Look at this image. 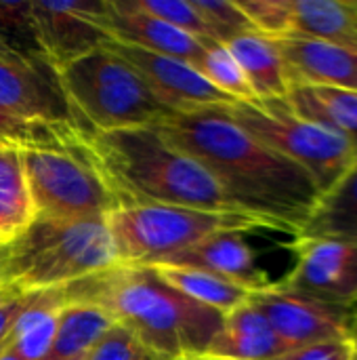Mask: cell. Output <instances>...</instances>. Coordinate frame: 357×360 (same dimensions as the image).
<instances>
[{
	"mask_svg": "<svg viewBox=\"0 0 357 360\" xmlns=\"http://www.w3.org/2000/svg\"><path fill=\"white\" fill-rule=\"evenodd\" d=\"M292 270L280 281L282 287L328 306L357 308V243L292 236Z\"/></svg>",
	"mask_w": 357,
	"mask_h": 360,
	"instance_id": "10",
	"label": "cell"
},
{
	"mask_svg": "<svg viewBox=\"0 0 357 360\" xmlns=\"http://www.w3.org/2000/svg\"><path fill=\"white\" fill-rule=\"evenodd\" d=\"M288 352L267 319L250 304L225 314L223 327L213 340L206 356L215 360H276Z\"/></svg>",
	"mask_w": 357,
	"mask_h": 360,
	"instance_id": "17",
	"label": "cell"
},
{
	"mask_svg": "<svg viewBox=\"0 0 357 360\" xmlns=\"http://www.w3.org/2000/svg\"><path fill=\"white\" fill-rule=\"evenodd\" d=\"M286 101L301 118L345 137L357 150V89L290 86Z\"/></svg>",
	"mask_w": 357,
	"mask_h": 360,
	"instance_id": "21",
	"label": "cell"
},
{
	"mask_svg": "<svg viewBox=\"0 0 357 360\" xmlns=\"http://www.w3.org/2000/svg\"><path fill=\"white\" fill-rule=\"evenodd\" d=\"M151 268H156L158 274L183 295L208 308H215L223 314H229L231 310L240 308L250 297L248 289L196 268H173V266H151Z\"/></svg>",
	"mask_w": 357,
	"mask_h": 360,
	"instance_id": "25",
	"label": "cell"
},
{
	"mask_svg": "<svg viewBox=\"0 0 357 360\" xmlns=\"http://www.w3.org/2000/svg\"><path fill=\"white\" fill-rule=\"evenodd\" d=\"M82 360H160L139 338L122 325H114Z\"/></svg>",
	"mask_w": 357,
	"mask_h": 360,
	"instance_id": "31",
	"label": "cell"
},
{
	"mask_svg": "<svg viewBox=\"0 0 357 360\" xmlns=\"http://www.w3.org/2000/svg\"><path fill=\"white\" fill-rule=\"evenodd\" d=\"M61 308V289L27 293V304L13 323L0 350H11L21 360L46 359L53 346Z\"/></svg>",
	"mask_w": 357,
	"mask_h": 360,
	"instance_id": "19",
	"label": "cell"
},
{
	"mask_svg": "<svg viewBox=\"0 0 357 360\" xmlns=\"http://www.w3.org/2000/svg\"><path fill=\"white\" fill-rule=\"evenodd\" d=\"M25 304H27V293L8 291L6 295L0 297V348H2V342L6 340L13 323L17 321L19 312L25 308Z\"/></svg>",
	"mask_w": 357,
	"mask_h": 360,
	"instance_id": "34",
	"label": "cell"
},
{
	"mask_svg": "<svg viewBox=\"0 0 357 360\" xmlns=\"http://www.w3.org/2000/svg\"><path fill=\"white\" fill-rule=\"evenodd\" d=\"M84 146L120 205H166L244 215L217 179L196 158L166 141L156 127L93 131L84 137Z\"/></svg>",
	"mask_w": 357,
	"mask_h": 360,
	"instance_id": "3",
	"label": "cell"
},
{
	"mask_svg": "<svg viewBox=\"0 0 357 360\" xmlns=\"http://www.w3.org/2000/svg\"><path fill=\"white\" fill-rule=\"evenodd\" d=\"M290 86L356 89V53L309 36L271 38Z\"/></svg>",
	"mask_w": 357,
	"mask_h": 360,
	"instance_id": "16",
	"label": "cell"
},
{
	"mask_svg": "<svg viewBox=\"0 0 357 360\" xmlns=\"http://www.w3.org/2000/svg\"><path fill=\"white\" fill-rule=\"evenodd\" d=\"M116 264L105 219L57 221L34 217L4 245L0 285L6 291L36 293L61 289Z\"/></svg>",
	"mask_w": 357,
	"mask_h": 360,
	"instance_id": "4",
	"label": "cell"
},
{
	"mask_svg": "<svg viewBox=\"0 0 357 360\" xmlns=\"http://www.w3.org/2000/svg\"><path fill=\"white\" fill-rule=\"evenodd\" d=\"M0 141L17 148H72L84 137L0 110Z\"/></svg>",
	"mask_w": 357,
	"mask_h": 360,
	"instance_id": "26",
	"label": "cell"
},
{
	"mask_svg": "<svg viewBox=\"0 0 357 360\" xmlns=\"http://www.w3.org/2000/svg\"><path fill=\"white\" fill-rule=\"evenodd\" d=\"M0 110L38 120L82 137L93 129L65 97L57 70L42 57L15 49L0 38Z\"/></svg>",
	"mask_w": 357,
	"mask_h": 360,
	"instance_id": "9",
	"label": "cell"
},
{
	"mask_svg": "<svg viewBox=\"0 0 357 360\" xmlns=\"http://www.w3.org/2000/svg\"><path fill=\"white\" fill-rule=\"evenodd\" d=\"M34 217L105 219L120 207L84 141L72 148H21Z\"/></svg>",
	"mask_w": 357,
	"mask_h": 360,
	"instance_id": "8",
	"label": "cell"
},
{
	"mask_svg": "<svg viewBox=\"0 0 357 360\" xmlns=\"http://www.w3.org/2000/svg\"><path fill=\"white\" fill-rule=\"evenodd\" d=\"M99 25L114 42L173 57L194 65L196 70L206 53V46L213 44L202 42L162 19L137 11L130 0H107L105 13L99 17Z\"/></svg>",
	"mask_w": 357,
	"mask_h": 360,
	"instance_id": "14",
	"label": "cell"
},
{
	"mask_svg": "<svg viewBox=\"0 0 357 360\" xmlns=\"http://www.w3.org/2000/svg\"><path fill=\"white\" fill-rule=\"evenodd\" d=\"M276 360H357L353 344L347 340H335V342H324L299 350L284 352Z\"/></svg>",
	"mask_w": 357,
	"mask_h": 360,
	"instance_id": "33",
	"label": "cell"
},
{
	"mask_svg": "<svg viewBox=\"0 0 357 360\" xmlns=\"http://www.w3.org/2000/svg\"><path fill=\"white\" fill-rule=\"evenodd\" d=\"M183 360H204V359H183Z\"/></svg>",
	"mask_w": 357,
	"mask_h": 360,
	"instance_id": "39",
	"label": "cell"
},
{
	"mask_svg": "<svg viewBox=\"0 0 357 360\" xmlns=\"http://www.w3.org/2000/svg\"><path fill=\"white\" fill-rule=\"evenodd\" d=\"M0 38L19 51L42 57L36 40V25H34L29 0H19V2L0 0Z\"/></svg>",
	"mask_w": 357,
	"mask_h": 360,
	"instance_id": "30",
	"label": "cell"
},
{
	"mask_svg": "<svg viewBox=\"0 0 357 360\" xmlns=\"http://www.w3.org/2000/svg\"><path fill=\"white\" fill-rule=\"evenodd\" d=\"M357 53V0H288V34Z\"/></svg>",
	"mask_w": 357,
	"mask_h": 360,
	"instance_id": "18",
	"label": "cell"
},
{
	"mask_svg": "<svg viewBox=\"0 0 357 360\" xmlns=\"http://www.w3.org/2000/svg\"><path fill=\"white\" fill-rule=\"evenodd\" d=\"M297 236L357 243V160L320 194Z\"/></svg>",
	"mask_w": 357,
	"mask_h": 360,
	"instance_id": "20",
	"label": "cell"
},
{
	"mask_svg": "<svg viewBox=\"0 0 357 360\" xmlns=\"http://www.w3.org/2000/svg\"><path fill=\"white\" fill-rule=\"evenodd\" d=\"M156 129L177 150L196 158L240 213L267 230L292 236L303 230L320 198L314 179L238 127L223 105L173 114Z\"/></svg>",
	"mask_w": 357,
	"mask_h": 360,
	"instance_id": "1",
	"label": "cell"
},
{
	"mask_svg": "<svg viewBox=\"0 0 357 360\" xmlns=\"http://www.w3.org/2000/svg\"><path fill=\"white\" fill-rule=\"evenodd\" d=\"M130 4L137 11L151 15L156 19H162L168 25H173L202 42H217L191 0H130Z\"/></svg>",
	"mask_w": 357,
	"mask_h": 360,
	"instance_id": "28",
	"label": "cell"
},
{
	"mask_svg": "<svg viewBox=\"0 0 357 360\" xmlns=\"http://www.w3.org/2000/svg\"><path fill=\"white\" fill-rule=\"evenodd\" d=\"M196 11L202 15L204 23L213 32V38L221 44H227L236 36L257 32L248 17L242 13L238 2L231 0H191Z\"/></svg>",
	"mask_w": 357,
	"mask_h": 360,
	"instance_id": "29",
	"label": "cell"
},
{
	"mask_svg": "<svg viewBox=\"0 0 357 360\" xmlns=\"http://www.w3.org/2000/svg\"><path fill=\"white\" fill-rule=\"evenodd\" d=\"M248 302L267 319L288 352L349 338L353 310L322 304L280 283L250 293Z\"/></svg>",
	"mask_w": 357,
	"mask_h": 360,
	"instance_id": "11",
	"label": "cell"
},
{
	"mask_svg": "<svg viewBox=\"0 0 357 360\" xmlns=\"http://www.w3.org/2000/svg\"><path fill=\"white\" fill-rule=\"evenodd\" d=\"M356 89H357V53H356Z\"/></svg>",
	"mask_w": 357,
	"mask_h": 360,
	"instance_id": "38",
	"label": "cell"
},
{
	"mask_svg": "<svg viewBox=\"0 0 357 360\" xmlns=\"http://www.w3.org/2000/svg\"><path fill=\"white\" fill-rule=\"evenodd\" d=\"M223 110L248 135L307 171L320 194L357 160L351 141L301 118L286 99L234 101Z\"/></svg>",
	"mask_w": 357,
	"mask_h": 360,
	"instance_id": "7",
	"label": "cell"
},
{
	"mask_svg": "<svg viewBox=\"0 0 357 360\" xmlns=\"http://www.w3.org/2000/svg\"><path fill=\"white\" fill-rule=\"evenodd\" d=\"M240 230H223L202 238L200 243L166 257L156 266L196 268L215 276H221L234 285L248 289L250 293L271 285L269 276L257 266L255 253Z\"/></svg>",
	"mask_w": 357,
	"mask_h": 360,
	"instance_id": "15",
	"label": "cell"
},
{
	"mask_svg": "<svg viewBox=\"0 0 357 360\" xmlns=\"http://www.w3.org/2000/svg\"><path fill=\"white\" fill-rule=\"evenodd\" d=\"M76 360H82V359H76Z\"/></svg>",
	"mask_w": 357,
	"mask_h": 360,
	"instance_id": "41",
	"label": "cell"
},
{
	"mask_svg": "<svg viewBox=\"0 0 357 360\" xmlns=\"http://www.w3.org/2000/svg\"><path fill=\"white\" fill-rule=\"evenodd\" d=\"M0 360H21L15 352H11V350H0Z\"/></svg>",
	"mask_w": 357,
	"mask_h": 360,
	"instance_id": "36",
	"label": "cell"
},
{
	"mask_svg": "<svg viewBox=\"0 0 357 360\" xmlns=\"http://www.w3.org/2000/svg\"><path fill=\"white\" fill-rule=\"evenodd\" d=\"M57 76L65 97L93 131L156 127L173 116L112 42L63 65Z\"/></svg>",
	"mask_w": 357,
	"mask_h": 360,
	"instance_id": "5",
	"label": "cell"
},
{
	"mask_svg": "<svg viewBox=\"0 0 357 360\" xmlns=\"http://www.w3.org/2000/svg\"><path fill=\"white\" fill-rule=\"evenodd\" d=\"M2 259H4V245L0 243V270H2ZM6 293H8V291H6V289H2V285H0V297H2V295H6Z\"/></svg>",
	"mask_w": 357,
	"mask_h": 360,
	"instance_id": "37",
	"label": "cell"
},
{
	"mask_svg": "<svg viewBox=\"0 0 357 360\" xmlns=\"http://www.w3.org/2000/svg\"><path fill=\"white\" fill-rule=\"evenodd\" d=\"M116 264L156 266L223 230L263 228L248 215L206 213L166 205H120L107 217Z\"/></svg>",
	"mask_w": 357,
	"mask_h": 360,
	"instance_id": "6",
	"label": "cell"
},
{
	"mask_svg": "<svg viewBox=\"0 0 357 360\" xmlns=\"http://www.w3.org/2000/svg\"><path fill=\"white\" fill-rule=\"evenodd\" d=\"M34 219L21 148L0 141V243L17 238Z\"/></svg>",
	"mask_w": 357,
	"mask_h": 360,
	"instance_id": "24",
	"label": "cell"
},
{
	"mask_svg": "<svg viewBox=\"0 0 357 360\" xmlns=\"http://www.w3.org/2000/svg\"><path fill=\"white\" fill-rule=\"evenodd\" d=\"M204 360H215V359H204Z\"/></svg>",
	"mask_w": 357,
	"mask_h": 360,
	"instance_id": "40",
	"label": "cell"
},
{
	"mask_svg": "<svg viewBox=\"0 0 357 360\" xmlns=\"http://www.w3.org/2000/svg\"><path fill=\"white\" fill-rule=\"evenodd\" d=\"M238 6L259 34L267 38L288 34V0H238Z\"/></svg>",
	"mask_w": 357,
	"mask_h": 360,
	"instance_id": "32",
	"label": "cell"
},
{
	"mask_svg": "<svg viewBox=\"0 0 357 360\" xmlns=\"http://www.w3.org/2000/svg\"><path fill=\"white\" fill-rule=\"evenodd\" d=\"M61 297L107 312L160 360L206 356L225 321L223 312L170 287L151 266L114 264L61 287Z\"/></svg>",
	"mask_w": 357,
	"mask_h": 360,
	"instance_id": "2",
	"label": "cell"
},
{
	"mask_svg": "<svg viewBox=\"0 0 357 360\" xmlns=\"http://www.w3.org/2000/svg\"><path fill=\"white\" fill-rule=\"evenodd\" d=\"M198 72L221 93L231 97L234 101H255V93L240 70L238 61L229 53V49L221 42H213L206 46V53L198 65Z\"/></svg>",
	"mask_w": 357,
	"mask_h": 360,
	"instance_id": "27",
	"label": "cell"
},
{
	"mask_svg": "<svg viewBox=\"0 0 357 360\" xmlns=\"http://www.w3.org/2000/svg\"><path fill=\"white\" fill-rule=\"evenodd\" d=\"M114 325L116 321L99 308L84 304H63L53 346L44 360L84 359Z\"/></svg>",
	"mask_w": 357,
	"mask_h": 360,
	"instance_id": "23",
	"label": "cell"
},
{
	"mask_svg": "<svg viewBox=\"0 0 357 360\" xmlns=\"http://www.w3.org/2000/svg\"><path fill=\"white\" fill-rule=\"evenodd\" d=\"M107 0H38L32 2L36 40L42 57L55 68L112 42L109 34L99 25Z\"/></svg>",
	"mask_w": 357,
	"mask_h": 360,
	"instance_id": "12",
	"label": "cell"
},
{
	"mask_svg": "<svg viewBox=\"0 0 357 360\" xmlns=\"http://www.w3.org/2000/svg\"><path fill=\"white\" fill-rule=\"evenodd\" d=\"M244 72L255 99H286L290 84L276 42L259 32L236 36L225 44Z\"/></svg>",
	"mask_w": 357,
	"mask_h": 360,
	"instance_id": "22",
	"label": "cell"
},
{
	"mask_svg": "<svg viewBox=\"0 0 357 360\" xmlns=\"http://www.w3.org/2000/svg\"><path fill=\"white\" fill-rule=\"evenodd\" d=\"M112 46L141 74L156 99L173 114H191L198 110L234 103L231 97L213 86L194 65L185 61L126 46L114 40Z\"/></svg>",
	"mask_w": 357,
	"mask_h": 360,
	"instance_id": "13",
	"label": "cell"
},
{
	"mask_svg": "<svg viewBox=\"0 0 357 360\" xmlns=\"http://www.w3.org/2000/svg\"><path fill=\"white\" fill-rule=\"evenodd\" d=\"M349 342L353 344V350H356L357 354V308L353 310V314H351V329H349Z\"/></svg>",
	"mask_w": 357,
	"mask_h": 360,
	"instance_id": "35",
	"label": "cell"
}]
</instances>
